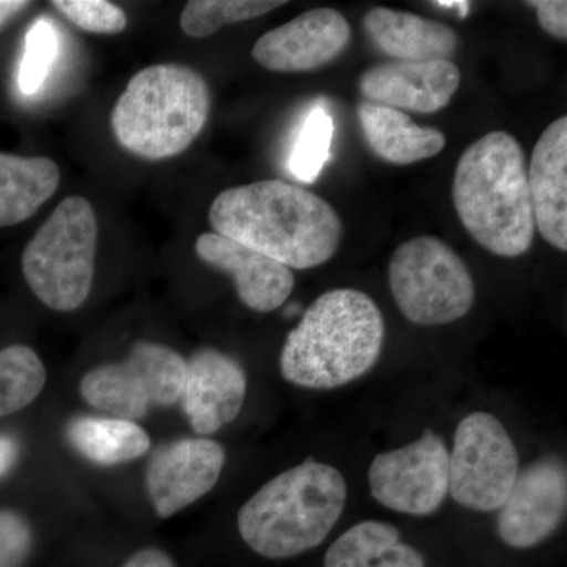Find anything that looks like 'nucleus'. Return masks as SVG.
Returning a JSON list of instances; mask_svg holds the SVG:
<instances>
[{
	"instance_id": "nucleus-18",
	"label": "nucleus",
	"mask_w": 567,
	"mask_h": 567,
	"mask_svg": "<svg viewBox=\"0 0 567 567\" xmlns=\"http://www.w3.org/2000/svg\"><path fill=\"white\" fill-rule=\"evenodd\" d=\"M363 29L377 50L398 62L450 61L458 48L450 25L386 7L369 10Z\"/></svg>"
},
{
	"instance_id": "nucleus-29",
	"label": "nucleus",
	"mask_w": 567,
	"mask_h": 567,
	"mask_svg": "<svg viewBox=\"0 0 567 567\" xmlns=\"http://www.w3.org/2000/svg\"><path fill=\"white\" fill-rule=\"evenodd\" d=\"M536 10L540 28L557 40H567V2L565 0H535L527 2Z\"/></svg>"
},
{
	"instance_id": "nucleus-6",
	"label": "nucleus",
	"mask_w": 567,
	"mask_h": 567,
	"mask_svg": "<svg viewBox=\"0 0 567 567\" xmlns=\"http://www.w3.org/2000/svg\"><path fill=\"white\" fill-rule=\"evenodd\" d=\"M99 224L87 199L58 205L22 254V274L35 297L59 312L76 311L92 290Z\"/></svg>"
},
{
	"instance_id": "nucleus-17",
	"label": "nucleus",
	"mask_w": 567,
	"mask_h": 567,
	"mask_svg": "<svg viewBox=\"0 0 567 567\" xmlns=\"http://www.w3.org/2000/svg\"><path fill=\"white\" fill-rule=\"evenodd\" d=\"M537 230L547 244L567 251V117L540 134L528 167Z\"/></svg>"
},
{
	"instance_id": "nucleus-11",
	"label": "nucleus",
	"mask_w": 567,
	"mask_h": 567,
	"mask_svg": "<svg viewBox=\"0 0 567 567\" xmlns=\"http://www.w3.org/2000/svg\"><path fill=\"white\" fill-rule=\"evenodd\" d=\"M567 472L563 458L546 456L518 472L499 507L496 529L506 546L532 548L548 539L566 517Z\"/></svg>"
},
{
	"instance_id": "nucleus-4",
	"label": "nucleus",
	"mask_w": 567,
	"mask_h": 567,
	"mask_svg": "<svg viewBox=\"0 0 567 567\" xmlns=\"http://www.w3.org/2000/svg\"><path fill=\"white\" fill-rule=\"evenodd\" d=\"M346 502L341 472L309 457L274 477L241 506L238 532L260 557H297L327 539Z\"/></svg>"
},
{
	"instance_id": "nucleus-31",
	"label": "nucleus",
	"mask_w": 567,
	"mask_h": 567,
	"mask_svg": "<svg viewBox=\"0 0 567 567\" xmlns=\"http://www.w3.org/2000/svg\"><path fill=\"white\" fill-rule=\"evenodd\" d=\"M18 456H20V445L17 440L13 436L0 434V477L6 476L13 468Z\"/></svg>"
},
{
	"instance_id": "nucleus-20",
	"label": "nucleus",
	"mask_w": 567,
	"mask_h": 567,
	"mask_svg": "<svg viewBox=\"0 0 567 567\" xmlns=\"http://www.w3.org/2000/svg\"><path fill=\"white\" fill-rule=\"evenodd\" d=\"M59 182L61 171L50 158L0 153V227L35 215L51 199Z\"/></svg>"
},
{
	"instance_id": "nucleus-1",
	"label": "nucleus",
	"mask_w": 567,
	"mask_h": 567,
	"mask_svg": "<svg viewBox=\"0 0 567 567\" xmlns=\"http://www.w3.org/2000/svg\"><path fill=\"white\" fill-rule=\"evenodd\" d=\"M208 219L215 234L286 265L309 270L333 259L344 226L319 194L282 181L234 186L213 200Z\"/></svg>"
},
{
	"instance_id": "nucleus-9",
	"label": "nucleus",
	"mask_w": 567,
	"mask_h": 567,
	"mask_svg": "<svg viewBox=\"0 0 567 567\" xmlns=\"http://www.w3.org/2000/svg\"><path fill=\"white\" fill-rule=\"evenodd\" d=\"M518 453L502 421L475 412L458 423L450 453V494L466 509L502 507L516 483Z\"/></svg>"
},
{
	"instance_id": "nucleus-21",
	"label": "nucleus",
	"mask_w": 567,
	"mask_h": 567,
	"mask_svg": "<svg viewBox=\"0 0 567 567\" xmlns=\"http://www.w3.org/2000/svg\"><path fill=\"white\" fill-rule=\"evenodd\" d=\"M323 567H425L423 555L386 522L365 520L347 529L324 554Z\"/></svg>"
},
{
	"instance_id": "nucleus-8",
	"label": "nucleus",
	"mask_w": 567,
	"mask_h": 567,
	"mask_svg": "<svg viewBox=\"0 0 567 567\" xmlns=\"http://www.w3.org/2000/svg\"><path fill=\"white\" fill-rule=\"evenodd\" d=\"M186 360L156 342H137L122 363L102 364L81 380L87 404L121 420H141L152 406L181 401Z\"/></svg>"
},
{
	"instance_id": "nucleus-10",
	"label": "nucleus",
	"mask_w": 567,
	"mask_h": 567,
	"mask_svg": "<svg viewBox=\"0 0 567 567\" xmlns=\"http://www.w3.org/2000/svg\"><path fill=\"white\" fill-rule=\"evenodd\" d=\"M369 487L388 509L406 516H431L450 492L445 440L425 431L416 442L379 454L369 468Z\"/></svg>"
},
{
	"instance_id": "nucleus-16",
	"label": "nucleus",
	"mask_w": 567,
	"mask_h": 567,
	"mask_svg": "<svg viewBox=\"0 0 567 567\" xmlns=\"http://www.w3.org/2000/svg\"><path fill=\"white\" fill-rule=\"evenodd\" d=\"M194 249L203 262L233 276L241 303L252 311H275L293 292L295 276L290 268L233 238L203 234Z\"/></svg>"
},
{
	"instance_id": "nucleus-14",
	"label": "nucleus",
	"mask_w": 567,
	"mask_h": 567,
	"mask_svg": "<svg viewBox=\"0 0 567 567\" xmlns=\"http://www.w3.org/2000/svg\"><path fill=\"white\" fill-rule=\"evenodd\" d=\"M458 85L461 70L451 61L379 63L358 82L368 102L417 114L445 110Z\"/></svg>"
},
{
	"instance_id": "nucleus-27",
	"label": "nucleus",
	"mask_w": 567,
	"mask_h": 567,
	"mask_svg": "<svg viewBox=\"0 0 567 567\" xmlns=\"http://www.w3.org/2000/svg\"><path fill=\"white\" fill-rule=\"evenodd\" d=\"M52 6L85 32L114 35L128 24L125 11L106 0H55Z\"/></svg>"
},
{
	"instance_id": "nucleus-12",
	"label": "nucleus",
	"mask_w": 567,
	"mask_h": 567,
	"mask_svg": "<svg viewBox=\"0 0 567 567\" xmlns=\"http://www.w3.org/2000/svg\"><path fill=\"white\" fill-rule=\"evenodd\" d=\"M352 28L334 9L305 11L265 33L252 48V59L276 73H308L330 65L349 48Z\"/></svg>"
},
{
	"instance_id": "nucleus-5",
	"label": "nucleus",
	"mask_w": 567,
	"mask_h": 567,
	"mask_svg": "<svg viewBox=\"0 0 567 567\" xmlns=\"http://www.w3.org/2000/svg\"><path fill=\"white\" fill-rule=\"evenodd\" d=\"M212 95L203 74L164 63L141 70L111 114L112 132L125 151L141 158H173L203 133Z\"/></svg>"
},
{
	"instance_id": "nucleus-26",
	"label": "nucleus",
	"mask_w": 567,
	"mask_h": 567,
	"mask_svg": "<svg viewBox=\"0 0 567 567\" xmlns=\"http://www.w3.org/2000/svg\"><path fill=\"white\" fill-rule=\"evenodd\" d=\"M55 54H58V37L54 28L50 21L40 18L33 22L31 31L28 32L24 58L20 66V76H18L24 95H33L40 91L50 73Z\"/></svg>"
},
{
	"instance_id": "nucleus-19",
	"label": "nucleus",
	"mask_w": 567,
	"mask_h": 567,
	"mask_svg": "<svg viewBox=\"0 0 567 567\" xmlns=\"http://www.w3.org/2000/svg\"><path fill=\"white\" fill-rule=\"evenodd\" d=\"M357 115L369 148L383 162L406 166L434 158L445 148L443 132L416 125L405 112L363 100Z\"/></svg>"
},
{
	"instance_id": "nucleus-32",
	"label": "nucleus",
	"mask_w": 567,
	"mask_h": 567,
	"mask_svg": "<svg viewBox=\"0 0 567 567\" xmlns=\"http://www.w3.org/2000/svg\"><path fill=\"white\" fill-rule=\"evenodd\" d=\"M28 6V2H0V25Z\"/></svg>"
},
{
	"instance_id": "nucleus-30",
	"label": "nucleus",
	"mask_w": 567,
	"mask_h": 567,
	"mask_svg": "<svg viewBox=\"0 0 567 567\" xmlns=\"http://www.w3.org/2000/svg\"><path fill=\"white\" fill-rule=\"evenodd\" d=\"M122 567H175V563L162 548L148 547L136 551Z\"/></svg>"
},
{
	"instance_id": "nucleus-23",
	"label": "nucleus",
	"mask_w": 567,
	"mask_h": 567,
	"mask_svg": "<svg viewBox=\"0 0 567 567\" xmlns=\"http://www.w3.org/2000/svg\"><path fill=\"white\" fill-rule=\"evenodd\" d=\"M47 383V369L31 347L0 350V417L32 404Z\"/></svg>"
},
{
	"instance_id": "nucleus-2",
	"label": "nucleus",
	"mask_w": 567,
	"mask_h": 567,
	"mask_svg": "<svg viewBox=\"0 0 567 567\" xmlns=\"http://www.w3.org/2000/svg\"><path fill=\"white\" fill-rule=\"evenodd\" d=\"M453 199L466 233L487 251L513 259L532 248L536 223L527 156L513 134H484L462 153Z\"/></svg>"
},
{
	"instance_id": "nucleus-22",
	"label": "nucleus",
	"mask_w": 567,
	"mask_h": 567,
	"mask_svg": "<svg viewBox=\"0 0 567 567\" xmlns=\"http://www.w3.org/2000/svg\"><path fill=\"white\" fill-rule=\"evenodd\" d=\"M66 440L81 456L103 466L125 464L151 450L147 432L121 417H74L66 427Z\"/></svg>"
},
{
	"instance_id": "nucleus-25",
	"label": "nucleus",
	"mask_w": 567,
	"mask_h": 567,
	"mask_svg": "<svg viewBox=\"0 0 567 567\" xmlns=\"http://www.w3.org/2000/svg\"><path fill=\"white\" fill-rule=\"evenodd\" d=\"M334 121L323 106L312 107L306 115L290 155V173L300 182L312 183L331 156Z\"/></svg>"
},
{
	"instance_id": "nucleus-24",
	"label": "nucleus",
	"mask_w": 567,
	"mask_h": 567,
	"mask_svg": "<svg viewBox=\"0 0 567 567\" xmlns=\"http://www.w3.org/2000/svg\"><path fill=\"white\" fill-rule=\"evenodd\" d=\"M282 6L281 0H193L182 11V31L192 39H204L224 25L256 20Z\"/></svg>"
},
{
	"instance_id": "nucleus-28",
	"label": "nucleus",
	"mask_w": 567,
	"mask_h": 567,
	"mask_svg": "<svg viewBox=\"0 0 567 567\" xmlns=\"http://www.w3.org/2000/svg\"><path fill=\"white\" fill-rule=\"evenodd\" d=\"M32 529L13 511H0V567H21L32 550Z\"/></svg>"
},
{
	"instance_id": "nucleus-3",
	"label": "nucleus",
	"mask_w": 567,
	"mask_h": 567,
	"mask_svg": "<svg viewBox=\"0 0 567 567\" xmlns=\"http://www.w3.org/2000/svg\"><path fill=\"white\" fill-rule=\"evenodd\" d=\"M385 342V320L369 295L334 289L320 295L287 336L279 368L287 382L333 390L368 374Z\"/></svg>"
},
{
	"instance_id": "nucleus-15",
	"label": "nucleus",
	"mask_w": 567,
	"mask_h": 567,
	"mask_svg": "<svg viewBox=\"0 0 567 567\" xmlns=\"http://www.w3.org/2000/svg\"><path fill=\"white\" fill-rule=\"evenodd\" d=\"M246 398L244 368L215 349L197 350L186 361L181 401L193 431L212 435L240 415Z\"/></svg>"
},
{
	"instance_id": "nucleus-7",
	"label": "nucleus",
	"mask_w": 567,
	"mask_h": 567,
	"mask_svg": "<svg viewBox=\"0 0 567 567\" xmlns=\"http://www.w3.org/2000/svg\"><path fill=\"white\" fill-rule=\"evenodd\" d=\"M388 279L399 311L420 327L454 322L475 305V281L464 259L432 235L399 246Z\"/></svg>"
},
{
	"instance_id": "nucleus-33",
	"label": "nucleus",
	"mask_w": 567,
	"mask_h": 567,
	"mask_svg": "<svg viewBox=\"0 0 567 567\" xmlns=\"http://www.w3.org/2000/svg\"><path fill=\"white\" fill-rule=\"evenodd\" d=\"M435 6L442 9H456L462 18H465L470 11V2H435Z\"/></svg>"
},
{
	"instance_id": "nucleus-13",
	"label": "nucleus",
	"mask_w": 567,
	"mask_h": 567,
	"mask_svg": "<svg viewBox=\"0 0 567 567\" xmlns=\"http://www.w3.org/2000/svg\"><path fill=\"white\" fill-rule=\"evenodd\" d=\"M226 464L223 445L183 439L159 447L148 462L145 487L158 517H173L218 484Z\"/></svg>"
}]
</instances>
